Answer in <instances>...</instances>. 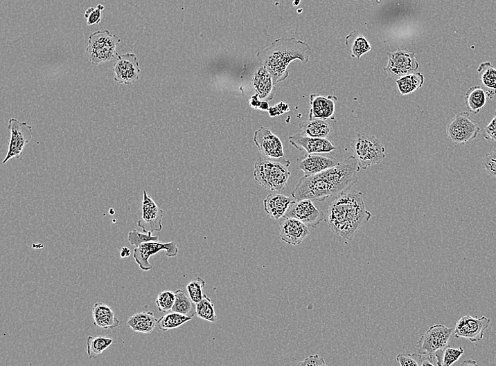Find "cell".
<instances>
[{
    "label": "cell",
    "instance_id": "52a82bcc",
    "mask_svg": "<svg viewBox=\"0 0 496 366\" xmlns=\"http://www.w3.org/2000/svg\"><path fill=\"white\" fill-rule=\"evenodd\" d=\"M480 128L469 112H460L450 122L447 127L448 137L454 145H467L478 136Z\"/></svg>",
    "mask_w": 496,
    "mask_h": 366
},
{
    "label": "cell",
    "instance_id": "836d02e7",
    "mask_svg": "<svg viewBox=\"0 0 496 366\" xmlns=\"http://www.w3.org/2000/svg\"><path fill=\"white\" fill-rule=\"evenodd\" d=\"M175 300V292L168 291L159 293L155 302L158 310L165 313L172 309Z\"/></svg>",
    "mask_w": 496,
    "mask_h": 366
},
{
    "label": "cell",
    "instance_id": "7402d4cb",
    "mask_svg": "<svg viewBox=\"0 0 496 366\" xmlns=\"http://www.w3.org/2000/svg\"><path fill=\"white\" fill-rule=\"evenodd\" d=\"M294 201L281 194H269L264 200L265 210L274 220L283 218Z\"/></svg>",
    "mask_w": 496,
    "mask_h": 366
},
{
    "label": "cell",
    "instance_id": "cb8c5ba5",
    "mask_svg": "<svg viewBox=\"0 0 496 366\" xmlns=\"http://www.w3.org/2000/svg\"><path fill=\"white\" fill-rule=\"evenodd\" d=\"M332 131V125L326 120L308 119L299 125V133L312 138H326Z\"/></svg>",
    "mask_w": 496,
    "mask_h": 366
},
{
    "label": "cell",
    "instance_id": "3957f363",
    "mask_svg": "<svg viewBox=\"0 0 496 366\" xmlns=\"http://www.w3.org/2000/svg\"><path fill=\"white\" fill-rule=\"evenodd\" d=\"M312 54L310 46L295 37H281L257 54L258 62L272 76L274 85L288 77L289 64L299 60L306 64Z\"/></svg>",
    "mask_w": 496,
    "mask_h": 366
},
{
    "label": "cell",
    "instance_id": "d590c367",
    "mask_svg": "<svg viewBox=\"0 0 496 366\" xmlns=\"http://www.w3.org/2000/svg\"><path fill=\"white\" fill-rule=\"evenodd\" d=\"M159 237L152 235V232L148 233L139 232L137 230H133L128 234V240L132 246L136 248L140 246L141 244L150 241H158Z\"/></svg>",
    "mask_w": 496,
    "mask_h": 366
},
{
    "label": "cell",
    "instance_id": "f6af8a7d",
    "mask_svg": "<svg viewBox=\"0 0 496 366\" xmlns=\"http://www.w3.org/2000/svg\"><path fill=\"white\" fill-rule=\"evenodd\" d=\"M114 211L112 212V210H110V214H111V215H114Z\"/></svg>",
    "mask_w": 496,
    "mask_h": 366
},
{
    "label": "cell",
    "instance_id": "7bdbcfd3",
    "mask_svg": "<svg viewBox=\"0 0 496 366\" xmlns=\"http://www.w3.org/2000/svg\"><path fill=\"white\" fill-rule=\"evenodd\" d=\"M131 250L127 247H123L121 248L120 252L121 258H127L131 256Z\"/></svg>",
    "mask_w": 496,
    "mask_h": 366
},
{
    "label": "cell",
    "instance_id": "8fae6325",
    "mask_svg": "<svg viewBox=\"0 0 496 366\" xmlns=\"http://www.w3.org/2000/svg\"><path fill=\"white\" fill-rule=\"evenodd\" d=\"M389 62L384 68L388 75L398 80V78L413 73H416L420 66L414 53L406 49H398L394 53H387Z\"/></svg>",
    "mask_w": 496,
    "mask_h": 366
},
{
    "label": "cell",
    "instance_id": "e575fe53",
    "mask_svg": "<svg viewBox=\"0 0 496 366\" xmlns=\"http://www.w3.org/2000/svg\"><path fill=\"white\" fill-rule=\"evenodd\" d=\"M464 354L463 347H451L447 346L443 350L441 357V366H450L457 362Z\"/></svg>",
    "mask_w": 496,
    "mask_h": 366
},
{
    "label": "cell",
    "instance_id": "ffe728a7",
    "mask_svg": "<svg viewBox=\"0 0 496 366\" xmlns=\"http://www.w3.org/2000/svg\"><path fill=\"white\" fill-rule=\"evenodd\" d=\"M339 163L338 160L333 157L308 154L298 159V167L304 172L305 176H309L333 168Z\"/></svg>",
    "mask_w": 496,
    "mask_h": 366
},
{
    "label": "cell",
    "instance_id": "7c38bea8",
    "mask_svg": "<svg viewBox=\"0 0 496 366\" xmlns=\"http://www.w3.org/2000/svg\"><path fill=\"white\" fill-rule=\"evenodd\" d=\"M326 214L314 205L310 199L294 201L283 219H296L308 227L316 228L325 220Z\"/></svg>",
    "mask_w": 496,
    "mask_h": 366
},
{
    "label": "cell",
    "instance_id": "d6a6232c",
    "mask_svg": "<svg viewBox=\"0 0 496 366\" xmlns=\"http://www.w3.org/2000/svg\"><path fill=\"white\" fill-rule=\"evenodd\" d=\"M206 282L201 277H195L187 284L188 296L195 304L200 302L204 297V289Z\"/></svg>",
    "mask_w": 496,
    "mask_h": 366
},
{
    "label": "cell",
    "instance_id": "ee69618b",
    "mask_svg": "<svg viewBox=\"0 0 496 366\" xmlns=\"http://www.w3.org/2000/svg\"><path fill=\"white\" fill-rule=\"evenodd\" d=\"M466 364H467V365H477L475 360H468H468H465V361L462 363V365H466Z\"/></svg>",
    "mask_w": 496,
    "mask_h": 366
},
{
    "label": "cell",
    "instance_id": "9a60e30c",
    "mask_svg": "<svg viewBox=\"0 0 496 366\" xmlns=\"http://www.w3.org/2000/svg\"><path fill=\"white\" fill-rule=\"evenodd\" d=\"M163 210L159 208L154 201L144 190L142 203V217L141 219L138 222V226L145 233L161 231L163 229Z\"/></svg>",
    "mask_w": 496,
    "mask_h": 366
},
{
    "label": "cell",
    "instance_id": "60d3db41",
    "mask_svg": "<svg viewBox=\"0 0 496 366\" xmlns=\"http://www.w3.org/2000/svg\"><path fill=\"white\" fill-rule=\"evenodd\" d=\"M483 136L486 140H491L496 143V111L490 123L484 127Z\"/></svg>",
    "mask_w": 496,
    "mask_h": 366
},
{
    "label": "cell",
    "instance_id": "8d00e7d4",
    "mask_svg": "<svg viewBox=\"0 0 496 366\" xmlns=\"http://www.w3.org/2000/svg\"><path fill=\"white\" fill-rule=\"evenodd\" d=\"M371 51V46L367 39L362 35H358L354 40L352 46V57L358 60Z\"/></svg>",
    "mask_w": 496,
    "mask_h": 366
},
{
    "label": "cell",
    "instance_id": "6da1fadb",
    "mask_svg": "<svg viewBox=\"0 0 496 366\" xmlns=\"http://www.w3.org/2000/svg\"><path fill=\"white\" fill-rule=\"evenodd\" d=\"M360 167L353 155L324 172L302 177L292 192L296 201L310 199L322 201L351 190L359 179Z\"/></svg>",
    "mask_w": 496,
    "mask_h": 366
},
{
    "label": "cell",
    "instance_id": "2e32d148",
    "mask_svg": "<svg viewBox=\"0 0 496 366\" xmlns=\"http://www.w3.org/2000/svg\"><path fill=\"white\" fill-rule=\"evenodd\" d=\"M254 142L263 156L276 159L284 158L283 144L269 129L261 127L257 130Z\"/></svg>",
    "mask_w": 496,
    "mask_h": 366
},
{
    "label": "cell",
    "instance_id": "4dcf8cb0",
    "mask_svg": "<svg viewBox=\"0 0 496 366\" xmlns=\"http://www.w3.org/2000/svg\"><path fill=\"white\" fill-rule=\"evenodd\" d=\"M196 315L198 318L211 322L218 320L215 304L206 295L200 302L196 304Z\"/></svg>",
    "mask_w": 496,
    "mask_h": 366
},
{
    "label": "cell",
    "instance_id": "ab89813d",
    "mask_svg": "<svg viewBox=\"0 0 496 366\" xmlns=\"http://www.w3.org/2000/svg\"><path fill=\"white\" fill-rule=\"evenodd\" d=\"M105 6L99 4L96 8H89L85 12V17L87 19V25L93 26L99 24L103 18V12Z\"/></svg>",
    "mask_w": 496,
    "mask_h": 366
},
{
    "label": "cell",
    "instance_id": "30bf717a",
    "mask_svg": "<svg viewBox=\"0 0 496 366\" xmlns=\"http://www.w3.org/2000/svg\"><path fill=\"white\" fill-rule=\"evenodd\" d=\"M161 251H164L168 257H175L179 254V248L176 241L162 243L158 241H150L141 244L134 250V258L143 271H150L153 266L150 258Z\"/></svg>",
    "mask_w": 496,
    "mask_h": 366
},
{
    "label": "cell",
    "instance_id": "5bb4252c",
    "mask_svg": "<svg viewBox=\"0 0 496 366\" xmlns=\"http://www.w3.org/2000/svg\"><path fill=\"white\" fill-rule=\"evenodd\" d=\"M490 320L485 316L474 318L470 315L461 318L457 323L454 334L457 338H465L472 342L481 341Z\"/></svg>",
    "mask_w": 496,
    "mask_h": 366
},
{
    "label": "cell",
    "instance_id": "f1b7e54d",
    "mask_svg": "<svg viewBox=\"0 0 496 366\" xmlns=\"http://www.w3.org/2000/svg\"><path fill=\"white\" fill-rule=\"evenodd\" d=\"M176 300L172 311L193 318L196 315V304L181 290L175 291Z\"/></svg>",
    "mask_w": 496,
    "mask_h": 366
},
{
    "label": "cell",
    "instance_id": "44dd1931",
    "mask_svg": "<svg viewBox=\"0 0 496 366\" xmlns=\"http://www.w3.org/2000/svg\"><path fill=\"white\" fill-rule=\"evenodd\" d=\"M337 101L338 98L335 95L325 97L319 94L310 95L309 119H334Z\"/></svg>",
    "mask_w": 496,
    "mask_h": 366
},
{
    "label": "cell",
    "instance_id": "1f68e13d",
    "mask_svg": "<svg viewBox=\"0 0 496 366\" xmlns=\"http://www.w3.org/2000/svg\"><path fill=\"white\" fill-rule=\"evenodd\" d=\"M477 72L482 84L488 89L496 91V68L490 62L481 63Z\"/></svg>",
    "mask_w": 496,
    "mask_h": 366
},
{
    "label": "cell",
    "instance_id": "8992f818",
    "mask_svg": "<svg viewBox=\"0 0 496 366\" xmlns=\"http://www.w3.org/2000/svg\"><path fill=\"white\" fill-rule=\"evenodd\" d=\"M121 39L109 30H98L90 35L86 54L94 65H100L117 57L116 47Z\"/></svg>",
    "mask_w": 496,
    "mask_h": 366
},
{
    "label": "cell",
    "instance_id": "484cf974",
    "mask_svg": "<svg viewBox=\"0 0 496 366\" xmlns=\"http://www.w3.org/2000/svg\"><path fill=\"white\" fill-rule=\"evenodd\" d=\"M402 95H407L420 89L425 84V76L419 72L405 75L396 80Z\"/></svg>",
    "mask_w": 496,
    "mask_h": 366
},
{
    "label": "cell",
    "instance_id": "7a4b0ae2",
    "mask_svg": "<svg viewBox=\"0 0 496 366\" xmlns=\"http://www.w3.org/2000/svg\"><path fill=\"white\" fill-rule=\"evenodd\" d=\"M371 218V214L365 208L362 192L350 190L330 203L324 221L335 234L352 240Z\"/></svg>",
    "mask_w": 496,
    "mask_h": 366
},
{
    "label": "cell",
    "instance_id": "d4e9b609",
    "mask_svg": "<svg viewBox=\"0 0 496 366\" xmlns=\"http://www.w3.org/2000/svg\"><path fill=\"white\" fill-rule=\"evenodd\" d=\"M158 320L151 311L136 313L127 321L129 327L134 331L141 333H151L157 325Z\"/></svg>",
    "mask_w": 496,
    "mask_h": 366
},
{
    "label": "cell",
    "instance_id": "74e56055",
    "mask_svg": "<svg viewBox=\"0 0 496 366\" xmlns=\"http://www.w3.org/2000/svg\"><path fill=\"white\" fill-rule=\"evenodd\" d=\"M423 358L420 354H399L396 359L401 366H420L422 365Z\"/></svg>",
    "mask_w": 496,
    "mask_h": 366
},
{
    "label": "cell",
    "instance_id": "e0dca14e",
    "mask_svg": "<svg viewBox=\"0 0 496 366\" xmlns=\"http://www.w3.org/2000/svg\"><path fill=\"white\" fill-rule=\"evenodd\" d=\"M279 233L284 242L294 246H299L310 235L308 226L301 221L287 218L280 223Z\"/></svg>",
    "mask_w": 496,
    "mask_h": 366
},
{
    "label": "cell",
    "instance_id": "f35d334b",
    "mask_svg": "<svg viewBox=\"0 0 496 366\" xmlns=\"http://www.w3.org/2000/svg\"><path fill=\"white\" fill-rule=\"evenodd\" d=\"M481 165L489 176L496 179V149L485 155Z\"/></svg>",
    "mask_w": 496,
    "mask_h": 366
},
{
    "label": "cell",
    "instance_id": "ac0fdd59",
    "mask_svg": "<svg viewBox=\"0 0 496 366\" xmlns=\"http://www.w3.org/2000/svg\"><path fill=\"white\" fill-rule=\"evenodd\" d=\"M289 143L299 151L305 150L308 154L330 153L337 147L327 138H312L300 133L289 137Z\"/></svg>",
    "mask_w": 496,
    "mask_h": 366
},
{
    "label": "cell",
    "instance_id": "f546056e",
    "mask_svg": "<svg viewBox=\"0 0 496 366\" xmlns=\"http://www.w3.org/2000/svg\"><path fill=\"white\" fill-rule=\"evenodd\" d=\"M112 343V339L105 336H89L87 338V352L89 358H96L107 349Z\"/></svg>",
    "mask_w": 496,
    "mask_h": 366
},
{
    "label": "cell",
    "instance_id": "b9f144b4",
    "mask_svg": "<svg viewBox=\"0 0 496 366\" xmlns=\"http://www.w3.org/2000/svg\"><path fill=\"white\" fill-rule=\"evenodd\" d=\"M298 365L301 366H324L326 363L324 359L318 354L310 355L308 358L303 360L297 363Z\"/></svg>",
    "mask_w": 496,
    "mask_h": 366
},
{
    "label": "cell",
    "instance_id": "277c9868",
    "mask_svg": "<svg viewBox=\"0 0 496 366\" xmlns=\"http://www.w3.org/2000/svg\"><path fill=\"white\" fill-rule=\"evenodd\" d=\"M291 162L281 158L259 157L255 164L254 177L256 181L264 188L280 192L285 189L291 172L287 168Z\"/></svg>",
    "mask_w": 496,
    "mask_h": 366
},
{
    "label": "cell",
    "instance_id": "9c48e42d",
    "mask_svg": "<svg viewBox=\"0 0 496 366\" xmlns=\"http://www.w3.org/2000/svg\"><path fill=\"white\" fill-rule=\"evenodd\" d=\"M8 129L11 134L10 140L8 154L3 161V165L13 158L21 156L25 147L30 142L33 134L31 126L26 122H21L15 118L9 120Z\"/></svg>",
    "mask_w": 496,
    "mask_h": 366
},
{
    "label": "cell",
    "instance_id": "603a6c76",
    "mask_svg": "<svg viewBox=\"0 0 496 366\" xmlns=\"http://www.w3.org/2000/svg\"><path fill=\"white\" fill-rule=\"evenodd\" d=\"M94 324L104 329H114L118 327L120 321L112 309L106 304L96 303L93 308Z\"/></svg>",
    "mask_w": 496,
    "mask_h": 366
},
{
    "label": "cell",
    "instance_id": "d6986e66",
    "mask_svg": "<svg viewBox=\"0 0 496 366\" xmlns=\"http://www.w3.org/2000/svg\"><path fill=\"white\" fill-rule=\"evenodd\" d=\"M251 84L256 95L260 100L269 102L274 99L276 86L272 76L260 63L252 76Z\"/></svg>",
    "mask_w": 496,
    "mask_h": 366
},
{
    "label": "cell",
    "instance_id": "83f0119b",
    "mask_svg": "<svg viewBox=\"0 0 496 366\" xmlns=\"http://www.w3.org/2000/svg\"><path fill=\"white\" fill-rule=\"evenodd\" d=\"M192 318L191 317L172 311L159 318L157 325L161 331L168 332L170 330L179 328L184 323L191 320Z\"/></svg>",
    "mask_w": 496,
    "mask_h": 366
},
{
    "label": "cell",
    "instance_id": "4fadbf2b",
    "mask_svg": "<svg viewBox=\"0 0 496 366\" xmlns=\"http://www.w3.org/2000/svg\"><path fill=\"white\" fill-rule=\"evenodd\" d=\"M114 80L119 84L131 85L140 78V63L135 54L118 55L113 67Z\"/></svg>",
    "mask_w": 496,
    "mask_h": 366
},
{
    "label": "cell",
    "instance_id": "ba28073f",
    "mask_svg": "<svg viewBox=\"0 0 496 366\" xmlns=\"http://www.w3.org/2000/svg\"><path fill=\"white\" fill-rule=\"evenodd\" d=\"M452 331V328L441 324L432 325L418 342L419 354L430 356L436 361L435 354L448 346Z\"/></svg>",
    "mask_w": 496,
    "mask_h": 366
},
{
    "label": "cell",
    "instance_id": "4316f807",
    "mask_svg": "<svg viewBox=\"0 0 496 366\" xmlns=\"http://www.w3.org/2000/svg\"><path fill=\"white\" fill-rule=\"evenodd\" d=\"M464 99L469 112L477 114L485 106L487 98L485 91L476 86L467 91Z\"/></svg>",
    "mask_w": 496,
    "mask_h": 366
},
{
    "label": "cell",
    "instance_id": "5b68a950",
    "mask_svg": "<svg viewBox=\"0 0 496 366\" xmlns=\"http://www.w3.org/2000/svg\"><path fill=\"white\" fill-rule=\"evenodd\" d=\"M351 147L363 170L380 165L386 157L384 146L375 136L360 134L352 141Z\"/></svg>",
    "mask_w": 496,
    "mask_h": 366
}]
</instances>
